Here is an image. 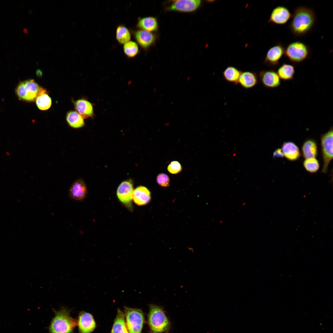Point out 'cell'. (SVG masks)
<instances>
[{
  "instance_id": "cell-30",
  "label": "cell",
  "mask_w": 333,
  "mask_h": 333,
  "mask_svg": "<svg viewBox=\"0 0 333 333\" xmlns=\"http://www.w3.org/2000/svg\"><path fill=\"white\" fill-rule=\"evenodd\" d=\"M156 181L162 187H166L169 185L170 179L166 174H159L157 177Z\"/></svg>"
},
{
  "instance_id": "cell-19",
  "label": "cell",
  "mask_w": 333,
  "mask_h": 333,
  "mask_svg": "<svg viewBox=\"0 0 333 333\" xmlns=\"http://www.w3.org/2000/svg\"><path fill=\"white\" fill-rule=\"evenodd\" d=\"M284 156L288 160L294 161L298 159L301 155L298 146L291 142L284 143L281 149Z\"/></svg>"
},
{
  "instance_id": "cell-2",
  "label": "cell",
  "mask_w": 333,
  "mask_h": 333,
  "mask_svg": "<svg viewBox=\"0 0 333 333\" xmlns=\"http://www.w3.org/2000/svg\"><path fill=\"white\" fill-rule=\"evenodd\" d=\"M149 306L148 322L150 333H167L171 324L163 308L155 304H151Z\"/></svg>"
},
{
  "instance_id": "cell-14",
  "label": "cell",
  "mask_w": 333,
  "mask_h": 333,
  "mask_svg": "<svg viewBox=\"0 0 333 333\" xmlns=\"http://www.w3.org/2000/svg\"><path fill=\"white\" fill-rule=\"evenodd\" d=\"M75 109L84 119L92 117L93 109L91 103L84 99H78L74 102Z\"/></svg>"
},
{
  "instance_id": "cell-6",
  "label": "cell",
  "mask_w": 333,
  "mask_h": 333,
  "mask_svg": "<svg viewBox=\"0 0 333 333\" xmlns=\"http://www.w3.org/2000/svg\"><path fill=\"white\" fill-rule=\"evenodd\" d=\"M124 312L125 323L129 333H142L144 321L142 310L125 306Z\"/></svg>"
},
{
  "instance_id": "cell-34",
  "label": "cell",
  "mask_w": 333,
  "mask_h": 333,
  "mask_svg": "<svg viewBox=\"0 0 333 333\" xmlns=\"http://www.w3.org/2000/svg\"><path fill=\"white\" fill-rule=\"evenodd\" d=\"M188 78H190V77H188ZM189 78H187V80H189Z\"/></svg>"
},
{
  "instance_id": "cell-20",
  "label": "cell",
  "mask_w": 333,
  "mask_h": 333,
  "mask_svg": "<svg viewBox=\"0 0 333 333\" xmlns=\"http://www.w3.org/2000/svg\"><path fill=\"white\" fill-rule=\"evenodd\" d=\"M302 152L305 159L315 158L318 154V147L316 141L311 138L306 139L302 145Z\"/></svg>"
},
{
  "instance_id": "cell-16",
  "label": "cell",
  "mask_w": 333,
  "mask_h": 333,
  "mask_svg": "<svg viewBox=\"0 0 333 333\" xmlns=\"http://www.w3.org/2000/svg\"><path fill=\"white\" fill-rule=\"evenodd\" d=\"M258 77L256 72L251 71L242 72L238 84L245 89H249L255 86L258 83Z\"/></svg>"
},
{
  "instance_id": "cell-28",
  "label": "cell",
  "mask_w": 333,
  "mask_h": 333,
  "mask_svg": "<svg viewBox=\"0 0 333 333\" xmlns=\"http://www.w3.org/2000/svg\"><path fill=\"white\" fill-rule=\"evenodd\" d=\"M123 49L126 56L130 58L135 57L139 52L137 43L132 41H130L124 44Z\"/></svg>"
},
{
  "instance_id": "cell-26",
  "label": "cell",
  "mask_w": 333,
  "mask_h": 333,
  "mask_svg": "<svg viewBox=\"0 0 333 333\" xmlns=\"http://www.w3.org/2000/svg\"><path fill=\"white\" fill-rule=\"evenodd\" d=\"M36 105L41 110H46L50 108L51 105V99L47 90L39 94L35 100Z\"/></svg>"
},
{
  "instance_id": "cell-9",
  "label": "cell",
  "mask_w": 333,
  "mask_h": 333,
  "mask_svg": "<svg viewBox=\"0 0 333 333\" xmlns=\"http://www.w3.org/2000/svg\"><path fill=\"white\" fill-rule=\"evenodd\" d=\"M285 47L278 43L270 47L267 51L264 63L270 67L275 68L279 64V61L284 55Z\"/></svg>"
},
{
  "instance_id": "cell-33",
  "label": "cell",
  "mask_w": 333,
  "mask_h": 333,
  "mask_svg": "<svg viewBox=\"0 0 333 333\" xmlns=\"http://www.w3.org/2000/svg\"><path fill=\"white\" fill-rule=\"evenodd\" d=\"M23 32L24 33H28V30H27V29H26V28H23Z\"/></svg>"
},
{
  "instance_id": "cell-3",
  "label": "cell",
  "mask_w": 333,
  "mask_h": 333,
  "mask_svg": "<svg viewBox=\"0 0 333 333\" xmlns=\"http://www.w3.org/2000/svg\"><path fill=\"white\" fill-rule=\"evenodd\" d=\"M49 327L50 333H72L77 322L70 315V311L63 307L55 313Z\"/></svg>"
},
{
  "instance_id": "cell-17",
  "label": "cell",
  "mask_w": 333,
  "mask_h": 333,
  "mask_svg": "<svg viewBox=\"0 0 333 333\" xmlns=\"http://www.w3.org/2000/svg\"><path fill=\"white\" fill-rule=\"evenodd\" d=\"M134 36L138 43L145 49L150 47L155 40V35L152 32L141 29L134 32Z\"/></svg>"
},
{
  "instance_id": "cell-5",
  "label": "cell",
  "mask_w": 333,
  "mask_h": 333,
  "mask_svg": "<svg viewBox=\"0 0 333 333\" xmlns=\"http://www.w3.org/2000/svg\"><path fill=\"white\" fill-rule=\"evenodd\" d=\"M310 52V49L308 45L298 41L291 42L287 46L284 55L291 62L299 64L308 58Z\"/></svg>"
},
{
  "instance_id": "cell-27",
  "label": "cell",
  "mask_w": 333,
  "mask_h": 333,
  "mask_svg": "<svg viewBox=\"0 0 333 333\" xmlns=\"http://www.w3.org/2000/svg\"><path fill=\"white\" fill-rule=\"evenodd\" d=\"M131 38L130 33L128 29L125 26L119 25L116 31V39L121 44H124L130 41Z\"/></svg>"
},
{
  "instance_id": "cell-32",
  "label": "cell",
  "mask_w": 333,
  "mask_h": 333,
  "mask_svg": "<svg viewBox=\"0 0 333 333\" xmlns=\"http://www.w3.org/2000/svg\"><path fill=\"white\" fill-rule=\"evenodd\" d=\"M273 156L276 157H282L284 156L283 154L281 149H278L276 150L273 153Z\"/></svg>"
},
{
  "instance_id": "cell-11",
  "label": "cell",
  "mask_w": 333,
  "mask_h": 333,
  "mask_svg": "<svg viewBox=\"0 0 333 333\" xmlns=\"http://www.w3.org/2000/svg\"><path fill=\"white\" fill-rule=\"evenodd\" d=\"M258 78L263 86L267 88H277L281 84L280 78L277 72L273 69L260 71Z\"/></svg>"
},
{
  "instance_id": "cell-25",
  "label": "cell",
  "mask_w": 333,
  "mask_h": 333,
  "mask_svg": "<svg viewBox=\"0 0 333 333\" xmlns=\"http://www.w3.org/2000/svg\"><path fill=\"white\" fill-rule=\"evenodd\" d=\"M66 118L69 125L73 128H81L84 125V119L76 111L71 110L68 112Z\"/></svg>"
},
{
  "instance_id": "cell-22",
  "label": "cell",
  "mask_w": 333,
  "mask_h": 333,
  "mask_svg": "<svg viewBox=\"0 0 333 333\" xmlns=\"http://www.w3.org/2000/svg\"><path fill=\"white\" fill-rule=\"evenodd\" d=\"M277 72L280 79L285 81L291 80L295 74V67L293 64L283 63L278 68Z\"/></svg>"
},
{
  "instance_id": "cell-7",
  "label": "cell",
  "mask_w": 333,
  "mask_h": 333,
  "mask_svg": "<svg viewBox=\"0 0 333 333\" xmlns=\"http://www.w3.org/2000/svg\"><path fill=\"white\" fill-rule=\"evenodd\" d=\"M333 128L331 127L326 133L321 135V145L323 163L322 173H327L328 166L333 158Z\"/></svg>"
},
{
  "instance_id": "cell-12",
  "label": "cell",
  "mask_w": 333,
  "mask_h": 333,
  "mask_svg": "<svg viewBox=\"0 0 333 333\" xmlns=\"http://www.w3.org/2000/svg\"><path fill=\"white\" fill-rule=\"evenodd\" d=\"M77 325L79 333H90L96 327V322L92 315L84 311L80 313Z\"/></svg>"
},
{
  "instance_id": "cell-4",
  "label": "cell",
  "mask_w": 333,
  "mask_h": 333,
  "mask_svg": "<svg viewBox=\"0 0 333 333\" xmlns=\"http://www.w3.org/2000/svg\"><path fill=\"white\" fill-rule=\"evenodd\" d=\"M46 90L40 86L34 80L20 82L16 87L15 93L18 99L24 101L32 102Z\"/></svg>"
},
{
  "instance_id": "cell-18",
  "label": "cell",
  "mask_w": 333,
  "mask_h": 333,
  "mask_svg": "<svg viewBox=\"0 0 333 333\" xmlns=\"http://www.w3.org/2000/svg\"><path fill=\"white\" fill-rule=\"evenodd\" d=\"M133 199L134 202L138 205H146L150 201V192L146 187L139 186L134 190Z\"/></svg>"
},
{
  "instance_id": "cell-10",
  "label": "cell",
  "mask_w": 333,
  "mask_h": 333,
  "mask_svg": "<svg viewBox=\"0 0 333 333\" xmlns=\"http://www.w3.org/2000/svg\"><path fill=\"white\" fill-rule=\"evenodd\" d=\"M292 14L287 7L284 6H278L272 11L268 23L283 25L288 22Z\"/></svg>"
},
{
  "instance_id": "cell-24",
  "label": "cell",
  "mask_w": 333,
  "mask_h": 333,
  "mask_svg": "<svg viewBox=\"0 0 333 333\" xmlns=\"http://www.w3.org/2000/svg\"><path fill=\"white\" fill-rule=\"evenodd\" d=\"M241 72L236 68L229 66L223 72V76L224 79L228 82L237 85Z\"/></svg>"
},
{
  "instance_id": "cell-8",
  "label": "cell",
  "mask_w": 333,
  "mask_h": 333,
  "mask_svg": "<svg viewBox=\"0 0 333 333\" xmlns=\"http://www.w3.org/2000/svg\"><path fill=\"white\" fill-rule=\"evenodd\" d=\"M133 191V184L130 180L122 182L118 187L117 191L119 200L131 211L133 209L132 200Z\"/></svg>"
},
{
  "instance_id": "cell-29",
  "label": "cell",
  "mask_w": 333,
  "mask_h": 333,
  "mask_svg": "<svg viewBox=\"0 0 333 333\" xmlns=\"http://www.w3.org/2000/svg\"><path fill=\"white\" fill-rule=\"evenodd\" d=\"M305 169L310 173L317 172L319 168V161L315 158L306 159L303 162Z\"/></svg>"
},
{
  "instance_id": "cell-31",
  "label": "cell",
  "mask_w": 333,
  "mask_h": 333,
  "mask_svg": "<svg viewBox=\"0 0 333 333\" xmlns=\"http://www.w3.org/2000/svg\"><path fill=\"white\" fill-rule=\"evenodd\" d=\"M168 171L172 174H176L182 170L180 163L177 161H173L171 162L167 167Z\"/></svg>"
},
{
  "instance_id": "cell-15",
  "label": "cell",
  "mask_w": 333,
  "mask_h": 333,
  "mask_svg": "<svg viewBox=\"0 0 333 333\" xmlns=\"http://www.w3.org/2000/svg\"><path fill=\"white\" fill-rule=\"evenodd\" d=\"M70 197L78 201L84 199L87 193V189L84 181L78 179L74 182L71 187L69 191Z\"/></svg>"
},
{
  "instance_id": "cell-23",
  "label": "cell",
  "mask_w": 333,
  "mask_h": 333,
  "mask_svg": "<svg viewBox=\"0 0 333 333\" xmlns=\"http://www.w3.org/2000/svg\"><path fill=\"white\" fill-rule=\"evenodd\" d=\"M137 26L141 30L151 32L157 29L158 24L156 18L150 16L139 19Z\"/></svg>"
},
{
  "instance_id": "cell-1",
  "label": "cell",
  "mask_w": 333,
  "mask_h": 333,
  "mask_svg": "<svg viewBox=\"0 0 333 333\" xmlns=\"http://www.w3.org/2000/svg\"><path fill=\"white\" fill-rule=\"evenodd\" d=\"M291 18L289 29L294 35L298 37H302L310 32L316 20L314 10L304 6L296 8Z\"/></svg>"
},
{
  "instance_id": "cell-21",
  "label": "cell",
  "mask_w": 333,
  "mask_h": 333,
  "mask_svg": "<svg viewBox=\"0 0 333 333\" xmlns=\"http://www.w3.org/2000/svg\"><path fill=\"white\" fill-rule=\"evenodd\" d=\"M124 314L118 309L111 333H129L125 321Z\"/></svg>"
},
{
  "instance_id": "cell-13",
  "label": "cell",
  "mask_w": 333,
  "mask_h": 333,
  "mask_svg": "<svg viewBox=\"0 0 333 333\" xmlns=\"http://www.w3.org/2000/svg\"><path fill=\"white\" fill-rule=\"evenodd\" d=\"M200 0H177L173 1L168 10L183 12H190L196 10L200 6Z\"/></svg>"
}]
</instances>
